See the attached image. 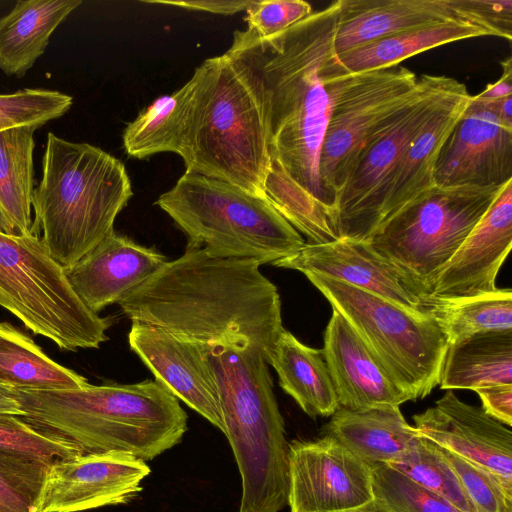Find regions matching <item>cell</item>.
Here are the masks:
<instances>
[{"instance_id": "8fae6325", "label": "cell", "mask_w": 512, "mask_h": 512, "mask_svg": "<svg viewBox=\"0 0 512 512\" xmlns=\"http://www.w3.org/2000/svg\"><path fill=\"white\" fill-rule=\"evenodd\" d=\"M330 114L319 159V175L331 205L336 202L363 148L414 98L419 78L396 66L351 73L334 54L323 70Z\"/></svg>"}, {"instance_id": "ac0fdd59", "label": "cell", "mask_w": 512, "mask_h": 512, "mask_svg": "<svg viewBox=\"0 0 512 512\" xmlns=\"http://www.w3.org/2000/svg\"><path fill=\"white\" fill-rule=\"evenodd\" d=\"M272 265L332 278L422 312L423 298L405 276L367 241L337 238L322 244L308 242L293 255Z\"/></svg>"}, {"instance_id": "b9f144b4", "label": "cell", "mask_w": 512, "mask_h": 512, "mask_svg": "<svg viewBox=\"0 0 512 512\" xmlns=\"http://www.w3.org/2000/svg\"><path fill=\"white\" fill-rule=\"evenodd\" d=\"M466 5L476 19L492 29L497 37L511 41V0H466Z\"/></svg>"}, {"instance_id": "74e56055", "label": "cell", "mask_w": 512, "mask_h": 512, "mask_svg": "<svg viewBox=\"0 0 512 512\" xmlns=\"http://www.w3.org/2000/svg\"><path fill=\"white\" fill-rule=\"evenodd\" d=\"M476 512H512V485L491 471L440 448Z\"/></svg>"}, {"instance_id": "6da1fadb", "label": "cell", "mask_w": 512, "mask_h": 512, "mask_svg": "<svg viewBox=\"0 0 512 512\" xmlns=\"http://www.w3.org/2000/svg\"><path fill=\"white\" fill-rule=\"evenodd\" d=\"M260 265L187 245L119 305L132 322L208 347H251L268 363L284 327L277 287Z\"/></svg>"}, {"instance_id": "9a60e30c", "label": "cell", "mask_w": 512, "mask_h": 512, "mask_svg": "<svg viewBox=\"0 0 512 512\" xmlns=\"http://www.w3.org/2000/svg\"><path fill=\"white\" fill-rule=\"evenodd\" d=\"M128 342L157 382L224 433L208 346L137 322H132Z\"/></svg>"}, {"instance_id": "83f0119b", "label": "cell", "mask_w": 512, "mask_h": 512, "mask_svg": "<svg viewBox=\"0 0 512 512\" xmlns=\"http://www.w3.org/2000/svg\"><path fill=\"white\" fill-rule=\"evenodd\" d=\"M481 36H496L491 29L469 20H453L382 38L341 54L339 66L357 73L386 69L426 50Z\"/></svg>"}, {"instance_id": "f546056e", "label": "cell", "mask_w": 512, "mask_h": 512, "mask_svg": "<svg viewBox=\"0 0 512 512\" xmlns=\"http://www.w3.org/2000/svg\"><path fill=\"white\" fill-rule=\"evenodd\" d=\"M89 382L53 361L25 333L0 322V385L23 391L75 389Z\"/></svg>"}, {"instance_id": "7c38bea8", "label": "cell", "mask_w": 512, "mask_h": 512, "mask_svg": "<svg viewBox=\"0 0 512 512\" xmlns=\"http://www.w3.org/2000/svg\"><path fill=\"white\" fill-rule=\"evenodd\" d=\"M414 98L363 148L336 202V234L369 242L381 224L399 162L458 80L424 74Z\"/></svg>"}, {"instance_id": "f35d334b", "label": "cell", "mask_w": 512, "mask_h": 512, "mask_svg": "<svg viewBox=\"0 0 512 512\" xmlns=\"http://www.w3.org/2000/svg\"><path fill=\"white\" fill-rule=\"evenodd\" d=\"M0 452L38 458L49 464L81 453L72 445L47 436L21 417L0 414Z\"/></svg>"}, {"instance_id": "5bb4252c", "label": "cell", "mask_w": 512, "mask_h": 512, "mask_svg": "<svg viewBox=\"0 0 512 512\" xmlns=\"http://www.w3.org/2000/svg\"><path fill=\"white\" fill-rule=\"evenodd\" d=\"M145 461L121 451L80 454L50 465L41 512H82L130 502L150 474Z\"/></svg>"}, {"instance_id": "cb8c5ba5", "label": "cell", "mask_w": 512, "mask_h": 512, "mask_svg": "<svg viewBox=\"0 0 512 512\" xmlns=\"http://www.w3.org/2000/svg\"><path fill=\"white\" fill-rule=\"evenodd\" d=\"M327 435L370 466L391 464L409 451L420 435L400 407L352 411L339 407L326 426Z\"/></svg>"}, {"instance_id": "d590c367", "label": "cell", "mask_w": 512, "mask_h": 512, "mask_svg": "<svg viewBox=\"0 0 512 512\" xmlns=\"http://www.w3.org/2000/svg\"><path fill=\"white\" fill-rule=\"evenodd\" d=\"M371 468L374 498L390 512H462L387 464Z\"/></svg>"}, {"instance_id": "8992f818", "label": "cell", "mask_w": 512, "mask_h": 512, "mask_svg": "<svg viewBox=\"0 0 512 512\" xmlns=\"http://www.w3.org/2000/svg\"><path fill=\"white\" fill-rule=\"evenodd\" d=\"M207 358L241 476L239 512H280L288 505L289 443L268 363L251 347L212 346Z\"/></svg>"}, {"instance_id": "4dcf8cb0", "label": "cell", "mask_w": 512, "mask_h": 512, "mask_svg": "<svg viewBox=\"0 0 512 512\" xmlns=\"http://www.w3.org/2000/svg\"><path fill=\"white\" fill-rule=\"evenodd\" d=\"M37 129L21 126L0 131V208L20 235L34 234L31 212Z\"/></svg>"}, {"instance_id": "ffe728a7", "label": "cell", "mask_w": 512, "mask_h": 512, "mask_svg": "<svg viewBox=\"0 0 512 512\" xmlns=\"http://www.w3.org/2000/svg\"><path fill=\"white\" fill-rule=\"evenodd\" d=\"M164 255L115 231L65 270L78 297L94 313L120 303L155 274Z\"/></svg>"}, {"instance_id": "f1b7e54d", "label": "cell", "mask_w": 512, "mask_h": 512, "mask_svg": "<svg viewBox=\"0 0 512 512\" xmlns=\"http://www.w3.org/2000/svg\"><path fill=\"white\" fill-rule=\"evenodd\" d=\"M196 83L193 74L181 88L160 96L127 124L123 146L129 156L144 159L162 152L183 156Z\"/></svg>"}, {"instance_id": "836d02e7", "label": "cell", "mask_w": 512, "mask_h": 512, "mask_svg": "<svg viewBox=\"0 0 512 512\" xmlns=\"http://www.w3.org/2000/svg\"><path fill=\"white\" fill-rule=\"evenodd\" d=\"M387 465L442 496L462 512H476L440 447L430 440L420 436L409 451Z\"/></svg>"}, {"instance_id": "52a82bcc", "label": "cell", "mask_w": 512, "mask_h": 512, "mask_svg": "<svg viewBox=\"0 0 512 512\" xmlns=\"http://www.w3.org/2000/svg\"><path fill=\"white\" fill-rule=\"evenodd\" d=\"M155 204L210 255L273 263L305 241L265 199L233 184L185 171Z\"/></svg>"}, {"instance_id": "f6af8a7d", "label": "cell", "mask_w": 512, "mask_h": 512, "mask_svg": "<svg viewBox=\"0 0 512 512\" xmlns=\"http://www.w3.org/2000/svg\"><path fill=\"white\" fill-rule=\"evenodd\" d=\"M0 414L24 416L17 398L12 388L0 385Z\"/></svg>"}, {"instance_id": "4fadbf2b", "label": "cell", "mask_w": 512, "mask_h": 512, "mask_svg": "<svg viewBox=\"0 0 512 512\" xmlns=\"http://www.w3.org/2000/svg\"><path fill=\"white\" fill-rule=\"evenodd\" d=\"M288 472L290 512H340L374 499L371 466L327 434L289 443Z\"/></svg>"}, {"instance_id": "7a4b0ae2", "label": "cell", "mask_w": 512, "mask_h": 512, "mask_svg": "<svg viewBox=\"0 0 512 512\" xmlns=\"http://www.w3.org/2000/svg\"><path fill=\"white\" fill-rule=\"evenodd\" d=\"M340 0L291 27L258 38L236 30L227 53L259 79L269 112V150L289 176L335 211L322 186L319 159L330 114L323 70L336 54Z\"/></svg>"}, {"instance_id": "d6a6232c", "label": "cell", "mask_w": 512, "mask_h": 512, "mask_svg": "<svg viewBox=\"0 0 512 512\" xmlns=\"http://www.w3.org/2000/svg\"><path fill=\"white\" fill-rule=\"evenodd\" d=\"M263 195L309 243H328L338 238L335 211L292 179L273 156L265 175Z\"/></svg>"}, {"instance_id": "7bdbcfd3", "label": "cell", "mask_w": 512, "mask_h": 512, "mask_svg": "<svg viewBox=\"0 0 512 512\" xmlns=\"http://www.w3.org/2000/svg\"><path fill=\"white\" fill-rule=\"evenodd\" d=\"M482 402V409L500 423L512 424V385H497L475 391Z\"/></svg>"}, {"instance_id": "5b68a950", "label": "cell", "mask_w": 512, "mask_h": 512, "mask_svg": "<svg viewBox=\"0 0 512 512\" xmlns=\"http://www.w3.org/2000/svg\"><path fill=\"white\" fill-rule=\"evenodd\" d=\"M124 164L99 147L47 135L42 179L34 188L33 231L51 256L70 268L114 232V222L132 197Z\"/></svg>"}, {"instance_id": "30bf717a", "label": "cell", "mask_w": 512, "mask_h": 512, "mask_svg": "<svg viewBox=\"0 0 512 512\" xmlns=\"http://www.w3.org/2000/svg\"><path fill=\"white\" fill-rule=\"evenodd\" d=\"M503 186L434 185L385 220L369 243L405 276L419 296L428 297L442 268Z\"/></svg>"}, {"instance_id": "277c9868", "label": "cell", "mask_w": 512, "mask_h": 512, "mask_svg": "<svg viewBox=\"0 0 512 512\" xmlns=\"http://www.w3.org/2000/svg\"><path fill=\"white\" fill-rule=\"evenodd\" d=\"M196 89L183 159L186 171L263 196L269 168V112L263 87L239 58L225 52L193 73Z\"/></svg>"}, {"instance_id": "e575fe53", "label": "cell", "mask_w": 512, "mask_h": 512, "mask_svg": "<svg viewBox=\"0 0 512 512\" xmlns=\"http://www.w3.org/2000/svg\"><path fill=\"white\" fill-rule=\"evenodd\" d=\"M50 465L38 458L0 452V512H41Z\"/></svg>"}, {"instance_id": "ab89813d", "label": "cell", "mask_w": 512, "mask_h": 512, "mask_svg": "<svg viewBox=\"0 0 512 512\" xmlns=\"http://www.w3.org/2000/svg\"><path fill=\"white\" fill-rule=\"evenodd\" d=\"M313 13L302 0H252L246 10L248 34L265 38L281 32Z\"/></svg>"}, {"instance_id": "44dd1931", "label": "cell", "mask_w": 512, "mask_h": 512, "mask_svg": "<svg viewBox=\"0 0 512 512\" xmlns=\"http://www.w3.org/2000/svg\"><path fill=\"white\" fill-rule=\"evenodd\" d=\"M322 353L339 407L364 411L400 407L408 397L396 386L344 317L332 309Z\"/></svg>"}, {"instance_id": "4316f807", "label": "cell", "mask_w": 512, "mask_h": 512, "mask_svg": "<svg viewBox=\"0 0 512 512\" xmlns=\"http://www.w3.org/2000/svg\"><path fill=\"white\" fill-rule=\"evenodd\" d=\"M497 385H512V330L479 333L448 345L441 389L476 391Z\"/></svg>"}, {"instance_id": "d6986e66", "label": "cell", "mask_w": 512, "mask_h": 512, "mask_svg": "<svg viewBox=\"0 0 512 512\" xmlns=\"http://www.w3.org/2000/svg\"><path fill=\"white\" fill-rule=\"evenodd\" d=\"M512 247V180L497 198L433 283L429 297L469 298L497 289L496 277Z\"/></svg>"}, {"instance_id": "60d3db41", "label": "cell", "mask_w": 512, "mask_h": 512, "mask_svg": "<svg viewBox=\"0 0 512 512\" xmlns=\"http://www.w3.org/2000/svg\"><path fill=\"white\" fill-rule=\"evenodd\" d=\"M503 73L497 82L489 84L471 99L490 111L504 124L512 127V60L508 57L501 63Z\"/></svg>"}, {"instance_id": "1f68e13d", "label": "cell", "mask_w": 512, "mask_h": 512, "mask_svg": "<svg viewBox=\"0 0 512 512\" xmlns=\"http://www.w3.org/2000/svg\"><path fill=\"white\" fill-rule=\"evenodd\" d=\"M422 312L431 316L446 336L448 345L475 334L512 330V290L495 291L469 298L424 297Z\"/></svg>"}, {"instance_id": "3957f363", "label": "cell", "mask_w": 512, "mask_h": 512, "mask_svg": "<svg viewBox=\"0 0 512 512\" xmlns=\"http://www.w3.org/2000/svg\"><path fill=\"white\" fill-rule=\"evenodd\" d=\"M30 426L81 454L121 451L149 461L179 444L188 417L156 380L75 389H13Z\"/></svg>"}, {"instance_id": "484cf974", "label": "cell", "mask_w": 512, "mask_h": 512, "mask_svg": "<svg viewBox=\"0 0 512 512\" xmlns=\"http://www.w3.org/2000/svg\"><path fill=\"white\" fill-rule=\"evenodd\" d=\"M268 364L277 372L280 387L309 417L332 416L339 408L321 349L301 343L284 329Z\"/></svg>"}, {"instance_id": "603a6c76", "label": "cell", "mask_w": 512, "mask_h": 512, "mask_svg": "<svg viewBox=\"0 0 512 512\" xmlns=\"http://www.w3.org/2000/svg\"><path fill=\"white\" fill-rule=\"evenodd\" d=\"M471 96L458 81L413 138L395 172L381 224L435 185L439 152L467 110Z\"/></svg>"}, {"instance_id": "ba28073f", "label": "cell", "mask_w": 512, "mask_h": 512, "mask_svg": "<svg viewBox=\"0 0 512 512\" xmlns=\"http://www.w3.org/2000/svg\"><path fill=\"white\" fill-rule=\"evenodd\" d=\"M304 275L409 400L423 399L439 385L448 342L431 316L332 278Z\"/></svg>"}, {"instance_id": "7dc6e473", "label": "cell", "mask_w": 512, "mask_h": 512, "mask_svg": "<svg viewBox=\"0 0 512 512\" xmlns=\"http://www.w3.org/2000/svg\"><path fill=\"white\" fill-rule=\"evenodd\" d=\"M0 232L6 234H18L13 224L0 208Z\"/></svg>"}, {"instance_id": "ee69618b", "label": "cell", "mask_w": 512, "mask_h": 512, "mask_svg": "<svg viewBox=\"0 0 512 512\" xmlns=\"http://www.w3.org/2000/svg\"><path fill=\"white\" fill-rule=\"evenodd\" d=\"M252 0H188V1H143L152 4H167L187 10L205 11L213 14L233 15L246 11Z\"/></svg>"}, {"instance_id": "bcb514c9", "label": "cell", "mask_w": 512, "mask_h": 512, "mask_svg": "<svg viewBox=\"0 0 512 512\" xmlns=\"http://www.w3.org/2000/svg\"><path fill=\"white\" fill-rule=\"evenodd\" d=\"M340 512H390V511L384 505H382L378 500H376L374 498L371 502H369L363 506L345 510V511H340Z\"/></svg>"}, {"instance_id": "e0dca14e", "label": "cell", "mask_w": 512, "mask_h": 512, "mask_svg": "<svg viewBox=\"0 0 512 512\" xmlns=\"http://www.w3.org/2000/svg\"><path fill=\"white\" fill-rule=\"evenodd\" d=\"M413 420L420 436L512 485V432L482 407L467 404L447 390Z\"/></svg>"}, {"instance_id": "9c48e42d", "label": "cell", "mask_w": 512, "mask_h": 512, "mask_svg": "<svg viewBox=\"0 0 512 512\" xmlns=\"http://www.w3.org/2000/svg\"><path fill=\"white\" fill-rule=\"evenodd\" d=\"M0 306L59 348H99L111 323L73 290L64 268L35 234L0 232Z\"/></svg>"}, {"instance_id": "7402d4cb", "label": "cell", "mask_w": 512, "mask_h": 512, "mask_svg": "<svg viewBox=\"0 0 512 512\" xmlns=\"http://www.w3.org/2000/svg\"><path fill=\"white\" fill-rule=\"evenodd\" d=\"M453 20L483 25L468 10L465 0H340L334 50L341 54L382 38Z\"/></svg>"}, {"instance_id": "2e32d148", "label": "cell", "mask_w": 512, "mask_h": 512, "mask_svg": "<svg viewBox=\"0 0 512 512\" xmlns=\"http://www.w3.org/2000/svg\"><path fill=\"white\" fill-rule=\"evenodd\" d=\"M433 178L443 187L502 186L512 180V127L470 99L439 152Z\"/></svg>"}, {"instance_id": "8d00e7d4", "label": "cell", "mask_w": 512, "mask_h": 512, "mask_svg": "<svg viewBox=\"0 0 512 512\" xmlns=\"http://www.w3.org/2000/svg\"><path fill=\"white\" fill-rule=\"evenodd\" d=\"M72 104L70 95L41 88L0 94V131L21 126L40 128L63 116Z\"/></svg>"}, {"instance_id": "d4e9b609", "label": "cell", "mask_w": 512, "mask_h": 512, "mask_svg": "<svg viewBox=\"0 0 512 512\" xmlns=\"http://www.w3.org/2000/svg\"><path fill=\"white\" fill-rule=\"evenodd\" d=\"M81 0H18L0 18V69L23 77L45 52L56 28Z\"/></svg>"}]
</instances>
